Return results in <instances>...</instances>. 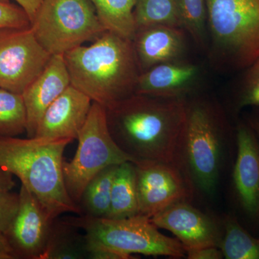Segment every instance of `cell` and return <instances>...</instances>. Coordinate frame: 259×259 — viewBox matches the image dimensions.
<instances>
[{
  "mask_svg": "<svg viewBox=\"0 0 259 259\" xmlns=\"http://www.w3.org/2000/svg\"><path fill=\"white\" fill-rule=\"evenodd\" d=\"M78 148L63 174L70 197L79 206L87 185L99 172L111 165L135 161L115 144L107 126L106 109L93 102L88 119L78 136Z\"/></svg>",
  "mask_w": 259,
  "mask_h": 259,
  "instance_id": "ba28073f",
  "label": "cell"
},
{
  "mask_svg": "<svg viewBox=\"0 0 259 259\" xmlns=\"http://www.w3.org/2000/svg\"><path fill=\"white\" fill-rule=\"evenodd\" d=\"M134 163L140 214L152 218L168 206L192 197L193 187L180 167L149 160Z\"/></svg>",
  "mask_w": 259,
  "mask_h": 259,
  "instance_id": "30bf717a",
  "label": "cell"
},
{
  "mask_svg": "<svg viewBox=\"0 0 259 259\" xmlns=\"http://www.w3.org/2000/svg\"><path fill=\"white\" fill-rule=\"evenodd\" d=\"M31 28L26 12L18 5L0 2V30Z\"/></svg>",
  "mask_w": 259,
  "mask_h": 259,
  "instance_id": "4316f807",
  "label": "cell"
},
{
  "mask_svg": "<svg viewBox=\"0 0 259 259\" xmlns=\"http://www.w3.org/2000/svg\"><path fill=\"white\" fill-rule=\"evenodd\" d=\"M238 74L233 90L235 111L247 107H259V58Z\"/></svg>",
  "mask_w": 259,
  "mask_h": 259,
  "instance_id": "484cf974",
  "label": "cell"
},
{
  "mask_svg": "<svg viewBox=\"0 0 259 259\" xmlns=\"http://www.w3.org/2000/svg\"><path fill=\"white\" fill-rule=\"evenodd\" d=\"M17 258L14 249L3 233H0V259H13Z\"/></svg>",
  "mask_w": 259,
  "mask_h": 259,
  "instance_id": "4dcf8cb0",
  "label": "cell"
},
{
  "mask_svg": "<svg viewBox=\"0 0 259 259\" xmlns=\"http://www.w3.org/2000/svg\"><path fill=\"white\" fill-rule=\"evenodd\" d=\"M134 14L136 30L153 25L181 28L176 0H138Z\"/></svg>",
  "mask_w": 259,
  "mask_h": 259,
  "instance_id": "cb8c5ba5",
  "label": "cell"
},
{
  "mask_svg": "<svg viewBox=\"0 0 259 259\" xmlns=\"http://www.w3.org/2000/svg\"><path fill=\"white\" fill-rule=\"evenodd\" d=\"M151 221L158 228L171 232L186 251L219 247L222 238L215 221L187 201L168 206L151 218Z\"/></svg>",
  "mask_w": 259,
  "mask_h": 259,
  "instance_id": "7c38bea8",
  "label": "cell"
},
{
  "mask_svg": "<svg viewBox=\"0 0 259 259\" xmlns=\"http://www.w3.org/2000/svg\"><path fill=\"white\" fill-rule=\"evenodd\" d=\"M19 194L12 191L0 192V233L6 235L18 212Z\"/></svg>",
  "mask_w": 259,
  "mask_h": 259,
  "instance_id": "83f0119b",
  "label": "cell"
},
{
  "mask_svg": "<svg viewBox=\"0 0 259 259\" xmlns=\"http://www.w3.org/2000/svg\"><path fill=\"white\" fill-rule=\"evenodd\" d=\"M11 1L15 2L17 5L21 7L26 12L32 23L42 0H0V2L3 3H11Z\"/></svg>",
  "mask_w": 259,
  "mask_h": 259,
  "instance_id": "f546056e",
  "label": "cell"
},
{
  "mask_svg": "<svg viewBox=\"0 0 259 259\" xmlns=\"http://www.w3.org/2000/svg\"><path fill=\"white\" fill-rule=\"evenodd\" d=\"M15 185L13 174L0 168V192L12 191Z\"/></svg>",
  "mask_w": 259,
  "mask_h": 259,
  "instance_id": "1f68e13d",
  "label": "cell"
},
{
  "mask_svg": "<svg viewBox=\"0 0 259 259\" xmlns=\"http://www.w3.org/2000/svg\"><path fill=\"white\" fill-rule=\"evenodd\" d=\"M70 85L64 56H51L44 71L22 94L26 110L28 138H34L44 114Z\"/></svg>",
  "mask_w": 259,
  "mask_h": 259,
  "instance_id": "9a60e30c",
  "label": "cell"
},
{
  "mask_svg": "<svg viewBox=\"0 0 259 259\" xmlns=\"http://www.w3.org/2000/svg\"><path fill=\"white\" fill-rule=\"evenodd\" d=\"M18 212L5 236L18 255L41 259L54 220L33 194L22 185Z\"/></svg>",
  "mask_w": 259,
  "mask_h": 259,
  "instance_id": "8fae6325",
  "label": "cell"
},
{
  "mask_svg": "<svg viewBox=\"0 0 259 259\" xmlns=\"http://www.w3.org/2000/svg\"><path fill=\"white\" fill-rule=\"evenodd\" d=\"M246 122L253 130L259 142V107H252Z\"/></svg>",
  "mask_w": 259,
  "mask_h": 259,
  "instance_id": "d6a6232c",
  "label": "cell"
},
{
  "mask_svg": "<svg viewBox=\"0 0 259 259\" xmlns=\"http://www.w3.org/2000/svg\"><path fill=\"white\" fill-rule=\"evenodd\" d=\"M202 76V66L186 59L163 63L140 74L135 94L187 100L196 95Z\"/></svg>",
  "mask_w": 259,
  "mask_h": 259,
  "instance_id": "4fadbf2b",
  "label": "cell"
},
{
  "mask_svg": "<svg viewBox=\"0 0 259 259\" xmlns=\"http://www.w3.org/2000/svg\"><path fill=\"white\" fill-rule=\"evenodd\" d=\"M92 105L90 97L70 85L44 114L34 138L46 141L77 139Z\"/></svg>",
  "mask_w": 259,
  "mask_h": 259,
  "instance_id": "5bb4252c",
  "label": "cell"
},
{
  "mask_svg": "<svg viewBox=\"0 0 259 259\" xmlns=\"http://www.w3.org/2000/svg\"><path fill=\"white\" fill-rule=\"evenodd\" d=\"M31 29L51 56L64 55L106 31L90 0H42Z\"/></svg>",
  "mask_w": 259,
  "mask_h": 259,
  "instance_id": "52a82bcc",
  "label": "cell"
},
{
  "mask_svg": "<svg viewBox=\"0 0 259 259\" xmlns=\"http://www.w3.org/2000/svg\"><path fill=\"white\" fill-rule=\"evenodd\" d=\"M186 35L183 29L168 25L138 29L132 41L141 73L156 65L186 59Z\"/></svg>",
  "mask_w": 259,
  "mask_h": 259,
  "instance_id": "e0dca14e",
  "label": "cell"
},
{
  "mask_svg": "<svg viewBox=\"0 0 259 259\" xmlns=\"http://www.w3.org/2000/svg\"><path fill=\"white\" fill-rule=\"evenodd\" d=\"M189 259H221L224 258L222 250L219 247L208 246L186 251Z\"/></svg>",
  "mask_w": 259,
  "mask_h": 259,
  "instance_id": "f1b7e54d",
  "label": "cell"
},
{
  "mask_svg": "<svg viewBox=\"0 0 259 259\" xmlns=\"http://www.w3.org/2000/svg\"><path fill=\"white\" fill-rule=\"evenodd\" d=\"M117 166L118 165L106 167L89 182L79 202L82 215L107 217L111 202L112 183Z\"/></svg>",
  "mask_w": 259,
  "mask_h": 259,
  "instance_id": "44dd1931",
  "label": "cell"
},
{
  "mask_svg": "<svg viewBox=\"0 0 259 259\" xmlns=\"http://www.w3.org/2000/svg\"><path fill=\"white\" fill-rule=\"evenodd\" d=\"M63 56L71 84L105 109L134 95L141 71L132 40L106 30Z\"/></svg>",
  "mask_w": 259,
  "mask_h": 259,
  "instance_id": "7a4b0ae2",
  "label": "cell"
},
{
  "mask_svg": "<svg viewBox=\"0 0 259 259\" xmlns=\"http://www.w3.org/2000/svg\"><path fill=\"white\" fill-rule=\"evenodd\" d=\"M26 125L22 95L0 88V137H17L26 132Z\"/></svg>",
  "mask_w": 259,
  "mask_h": 259,
  "instance_id": "d4e9b609",
  "label": "cell"
},
{
  "mask_svg": "<svg viewBox=\"0 0 259 259\" xmlns=\"http://www.w3.org/2000/svg\"><path fill=\"white\" fill-rule=\"evenodd\" d=\"M64 220H54L50 236L41 259L88 258L84 235Z\"/></svg>",
  "mask_w": 259,
  "mask_h": 259,
  "instance_id": "d6986e66",
  "label": "cell"
},
{
  "mask_svg": "<svg viewBox=\"0 0 259 259\" xmlns=\"http://www.w3.org/2000/svg\"><path fill=\"white\" fill-rule=\"evenodd\" d=\"M181 28L188 34L199 47L207 45V0H176Z\"/></svg>",
  "mask_w": 259,
  "mask_h": 259,
  "instance_id": "603a6c76",
  "label": "cell"
},
{
  "mask_svg": "<svg viewBox=\"0 0 259 259\" xmlns=\"http://www.w3.org/2000/svg\"><path fill=\"white\" fill-rule=\"evenodd\" d=\"M226 121L219 106L207 97L187 100L180 162L193 188L212 195L222 168Z\"/></svg>",
  "mask_w": 259,
  "mask_h": 259,
  "instance_id": "5b68a950",
  "label": "cell"
},
{
  "mask_svg": "<svg viewBox=\"0 0 259 259\" xmlns=\"http://www.w3.org/2000/svg\"><path fill=\"white\" fill-rule=\"evenodd\" d=\"M213 67L238 73L259 58V0H207Z\"/></svg>",
  "mask_w": 259,
  "mask_h": 259,
  "instance_id": "8992f818",
  "label": "cell"
},
{
  "mask_svg": "<svg viewBox=\"0 0 259 259\" xmlns=\"http://www.w3.org/2000/svg\"><path fill=\"white\" fill-rule=\"evenodd\" d=\"M51 56L31 28L0 30V88L22 95Z\"/></svg>",
  "mask_w": 259,
  "mask_h": 259,
  "instance_id": "9c48e42d",
  "label": "cell"
},
{
  "mask_svg": "<svg viewBox=\"0 0 259 259\" xmlns=\"http://www.w3.org/2000/svg\"><path fill=\"white\" fill-rule=\"evenodd\" d=\"M187 100L134 94L106 109L109 131L117 146L135 163L157 161L182 169L181 146Z\"/></svg>",
  "mask_w": 259,
  "mask_h": 259,
  "instance_id": "6da1fadb",
  "label": "cell"
},
{
  "mask_svg": "<svg viewBox=\"0 0 259 259\" xmlns=\"http://www.w3.org/2000/svg\"><path fill=\"white\" fill-rule=\"evenodd\" d=\"M66 220L84 233L88 258L128 259L133 254L186 256L177 238L162 234L151 218L142 214L122 219L79 215Z\"/></svg>",
  "mask_w": 259,
  "mask_h": 259,
  "instance_id": "277c9868",
  "label": "cell"
},
{
  "mask_svg": "<svg viewBox=\"0 0 259 259\" xmlns=\"http://www.w3.org/2000/svg\"><path fill=\"white\" fill-rule=\"evenodd\" d=\"M70 140L0 137V168L18 177L52 219L64 213L82 215L65 185L64 153Z\"/></svg>",
  "mask_w": 259,
  "mask_h": 259,
  "instance_id": "3957f363",
  "label": "cell"
},
{
  "mask_svg": "<svg viewBox=\"0 0 259 259\" xmlns=\"http://www.w3.org/2000/svg\"><path fill=\"white\" fill-rule=\"evenodd\" d=\"M219 248L227 259H259V238H253L232 215L225 219Z\"/></svg>",
  "mask_w": 259,
  "mask_h": 259,
  "instance_id": "7402d4cb",
  "label": "cell"
},
{
  "mask_svg": "<svg viewBox=\"0 0 259 259\" xmlns=\"http://www.w3.org/2000/svg\"><path fill=\"white\" fill-rule=\"evenodd\" d=\"M139 214L136 166L134 162L125 161L119 164L116 170L107 218L122 219Z\"/></svg>",
  "mask_w": 259,
  "mask_h": 259,
  "instance_id": "ac0fdd59",
  "label": "cell"
},
{
  "mask_svg": "<svg viewBox=\"0 0 259 259\" xmlns=\"http://www.w3.org/2000/svg\"><path fill=\"white\" fill-rule=\"evenodd\" d=\"M236 142L235 190L245 212L255 217L259 214V142L247 122L238 124Z\"/></svg>",
  "mask_w": 259,
  "mask_h": 259,
  "instance_id": "2e32d148",
  "label": "cell"
},
{
  "mask_svg": "<svg viewBox=\"0 0 259 259\" xmlns=\"http://www.w3.org/2000/svg\"><path fill=\"white\" fill-rule=\"evenodd\" d=\"M105 30L132 40L136 32L134 9L138 0H90Z\"/></svg>",
  "mask_w": 259,
  "mask_h": 259,
  "instance_id": "ffe728a7",
  "label": "cell"
}]
</instances>
